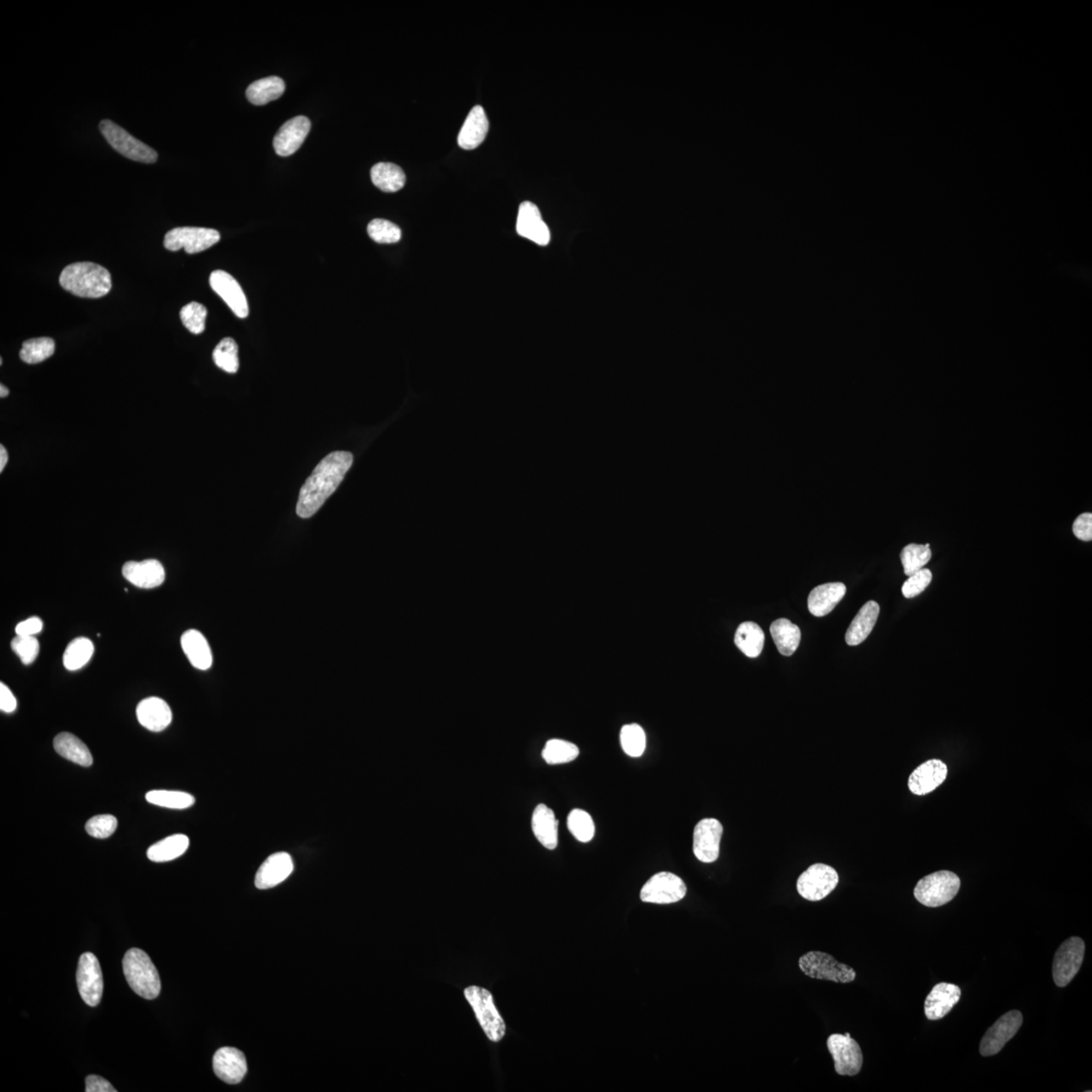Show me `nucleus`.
Returning <instances> with one entry per match:
<instances>
[{
    "label": "nucleus",
    "mask_w": 1092,
    "mask_h": 1092,
    "mask_svg": "<svg viewBox=\"0 0 1092 1092\" xmlns=\"http://www.w3.org/2000/svg\"><path fill=\"white\" fill-rule=\"evenodd\" d=\"M724 827L718 819L704 818L697 823L693 834V852L699 861L713 863L720 852Z\"/></svg>",
    "instance_id": "2eb2a0df"
},
{
    "label": "nucleus",
    "mask_w": 1092,
    "mask_h": 1092,
    "mask_svg": "<svg viewBox=\"0 0 1092 1092\" xmlns=\"http://www.w3.org/2000/svg\"><path fill=\"white\" fill-rule=\"evenodd\" d=\"M136 713L140 725L155 732L164 731L173 721L172 709L158 697L142 701L136 707Z\"/></svg>",
    "instance_id": "b1692460"
},
{
    "label": "nucleus",
    "mask_w": 1092,
    "mask_h": 1092,
    "mask_svg": "<svg viewBox=\"0 0 1092 1092\" xmlns=\"http://www.w3.org/2000/svg\"><path fill=\"white\" fill-rule=\"evenodd\" d=\"M827 1045L833 1056L835 1072L841 1077H855L860 1073L863 1066L861 1046L849 1033L830 1034Z\"/></svg>",
    "instance_id": "9d476101"
},
{
    "label": "nucleus",
    "mask_w": 1092,
    "mask_h": 1092,
    "mask_svg": "<svg viewBox=\"0 0 1092 1092\" xmlns=\"http://www.w3.org/2000/svg\"><path fill=\"white\" fill-rule=\"evenodd\" d=\"M1074 536L1083 542H1091L1092 539V514L1083 513L1079 515L1073 523Z\"/></svg>",
    "instance_id": "8fccbe9b"
},
{
    "label": "nucleus",
    "mask_w": 1092,
    "mask_h": 1092,
    "mask_svg": "<svg viewBox=\"0 0 1092 1092\" xmlns=\"http://www.w3.org/2000/svg\"><path fill=\"white\" fill-rule=\"evenodd\" d=\"M215 366L224 372L235 373L239 369L238 345L234 339L224 338L215 347L213 354Z\"/></svg>",
    "instance_id": "37998d69"
},
{
    "label": "nucleus",
    "mask_w": 1092,
    "mask_h": 1092,
    "mask_svg": "<svg viewBox=\"0 0 1092 1092\" xmlns=\"http://www.w3.org/2000/svg\"><path fill=\"white\" fill-rule=\"evenodd\" d=\"M770 631L781 655L792 657L798 651L801 640V631L798 625L786 618L777 619L771 624Z\"/></svg>",
    "instance_id": "c756f323"
},
{
    "label": "nucleus",
    "mask_w": 1092,
    "mask_h": 1092,
    "mask_svg": "<svg viewBox=\"0 0 1092 1092\" xmlns=\"http://www.w3.org/2000/svg\"><path fill=\"white\" fill-rule=\"evenodd\" d=\"M516 230L519 235L540 246H546L550 241L549 227L544 223L537 204L531 202L520 204Z\"/></svg>",
    "instance_id": "a211bd4d"
},
{
    "label": "nucleus",
    "mask_w": 1092,
    "mask_h": 1092,
    "mask_svg": "<svg viewBox=\"0 0 1092 1092\" xmlns=\"http://www.w3.org/2000/svg\"><path fill=\"white\" fill-rule=\"evenodd\" d=\"M368 236L379 244H392L401 240L402 231L396 224L383 219H374L367 226Z\"/></svg>",
    "instance_id": "a18cd8bd"
},
{
    "label": "nucleus",
    "mask_w": 1092,
    "mask_h": 1092,
    "mask_svg": "<svg viewBox=\"0 0 1092 1092\" xmlns=\"http://www.w3.org/2000/svg\"><path fill=\"white\" fill-rule=\"evenodd\" d=\"M123 576L136 587L155 589L163 584L165 570L157 560L129 561L123 567Z\"/></svg>",
    "instance_id": "5701e85b"
},
{
    "label": "nucleus",
    "mask_w": 1092,
    "mask_h": 1092,
    "mask_svg": "<svg viewBox=\"0 0 1092 1092\" xmlns=\"http://www.w3.org/2000/svg\"><path fill=\"white\" fill-rule=\"evenodd\" d=\"M146 800L151 804L170 810L190 809L196 802L195 798L189 793L168 790H153L146 794Z\"/></svg>",
    "instance_id": "4c0bfd02"
},
{
    "label": "nucleus",
    "mask_w": 1092,
    "mask_h": 1092,
    "mask_svg": "<svg viewBox=\"0 0 1092 1092\" xmlns=\"http://www.w3.org/2000/svg\"><path fill=\"white\" fill-rule=\"evenodd\" d=\"M567 828L581 843H589L595 834V824L588 812L573 810L567 816Z\"/></svg>",
    "instance_id": "79ce46f5"
},
{
    "label": "nucleus",
    "mask_w": 1092,
    "mask_h": 1092,
    "mask_svg": "<svg viewBox=\"0 0 1092 1092\" xmlns=\"http://www.w3.org/2000/svg\"><path fill=\"white\" fill-rule=\"evenodd\" d=\"M932 579L931 572L929 568H923L910 576L906 583L902 585V594L907 599L914 598L923 593L929 587Z\"/></svg>",
    "instance_id": "09e8293b"
},
{
    "label": "nucleus",
    "mask_w": 1092,
    "mask_h": 1092,
    "mask_svg": "<svg viewBox=\"0 0 1092 1092\" xmlns=\"http://www.w3.org/2000/svg\"><path fill=\"white\" fill-rule=\"evenodd\" d=\"M284 90L286 83L281 77H265L249 85L246 98L255 106H264L280 99Z\"/></svg>",
    "instance_id": "473e14b6"
},
{
    "label": "nucleus",
    "mask_w": 1092,
    "mask_h": 1092,
    "mask_svg": "<svg viewBox=\"0 0 1092 1092\" xmlns=\"http://www.w3.org/2000/svg\"><path fill=\"white\" fill-rule=\"evenodd\" d=\"M1022 1015L1019 1010H1011L999 1017L981 1040L980 1054L984 1057L994 1056L1003 1050L1006 1043L1014 1038L1022 1027Z\"/></svg>",
    "instance_id": "4468645a"
},
{
    "label": "nucleus",
    "mask_w": 1092,
    "mask_h": 1092,
    "mask_svg": "<svg viewBox=\"0 0 1092 1092\" xmlns=\"http://www.w3.org/2000/svg\"><path fill=\"white\" fill-rule=\"evenodd\" d=\"M87 1092H117V1089L105 1078L98 1075H89L87 1078Z\"/></svg>",
    "instance_id": "603ef678"
},
{
    "label": "nucleus",
    "mask_w": 1092,
    "mask_h": 1092,
    "mask_svg": "<svg viewBox=\"0 0 1092 1092\" xmlns=\"http://www.w3.org/2000/svg\"><path fill=\"white\" fill-rule=\"evenodd\" d=\"M488 130V121L481 106H476L466 117L462 130L458 134V143L464 150H473L486 139Z\"/></svg>",
    "instance_id": "a878e982"
},
{
    "label": "nucleus",
    "mask_w": 1092,
    "mask_h": 1092,
    "mask_svg": "<svg viewBox=\"0 0 1092 1092\" xmlns=\"http://www.w3.org/2000/svg\"><path fill=\"white\" fill-rule=\"evenodd\" d=\"M9 462V454L7 449L3 446H0V473H3L5 465Z\"/></svg>",
    "instance_id": "5fc2aeb1"
},
{
    "label": "nucleus",
    "mask_w": 1092,
    "mask_h": 1092,
    "mask_svg": "<svg viewBox=\"0 0 1092 1092\" xmlns=\"http://www.w3.org/2000/svg\"><path fill=\"white\" fill-rule=\"evenodd\" d=\"M846 587L843 583H828L813 589L809 596V610L813 616L823 617L843 600Z\"/></svg>",
    "instance_id": "393cba45"
},
{
    "label": "nucleus",
    "mask_w": 1092,
    "mask_h": 1092,
    "mask_svg": "<svg viewBox=\"0 0 1092 1092\" xmlns=\"http://www.w3.org/2000/svg\"><path fill=\"white\" fill-rule=\"evenodd\" d=\"M686 893V884L679 876L661 872L653 875L642 887L640 900L646 903L670 904L682 901Z\"/></svg>",
    "instance_id": "f8f14e48"
},
{
    "label": "nucleus",
    "mask_w": 1092,
    "mask_h": 1092,
    "mask_svg": "<svg viewBox=\"0 0 1092 1092\" xmlns=\"http://www.w3.org/2000/svg\"><path fill=\"white\" fill-rule=\"evenodd\" d=\"M532 832L546 849L555 850L559 844V822L548 806L539 804L534 810Z\"/></svg>",
    "instance_id": "bb28decb"
},
{
    "label": "nucleus",
    "mask_w": 1092,
    "mask_h": 1092,
    "mask_svg": "<svg viewBox=\"0 0 1092 1092\" xmlns=\"http://www.w3.org/2000/svg\"><path fill=\"white\" fill-rule=\"evenodd\" d=\"M0 709L5 713H14L16 709V699L3 682L0 684Z\"/></svg>",
    "instance_id": "864d4df0"
},
{
    "label": "nucleus",
    "mask_w": 1092,
    "mask_h": 1092,
    "mask_svg": "<svg viewBox=\"0 0 1092 1092\" xmlns=\"http://www.w3.org/2000/svg\"><path fill=\"white\" fill-rule=\"evenodd\" d=\"M352 464L354 455L349 452H334L321 460L300 488L297 504L300 519H310L321 509L337 490Z\"/></svg>",
    "instance_id": "f257e3e1"
},
{
    "label": "nucleus",
    "mask_w": 1092,
    "mask_h": 1092,
    "mask_svg": "<svg viewBox=\"0 0 1092 1092\" xmlns=\"http://www.w3.org/2000/svg\"><path fill=\"white\" fill-rule=\"evenodd\" d=\"M371 178L373 184L385 192L399 191L406 184L405 173L394 163L375 164L372 168Z\"/></svg>",
    "instance_id": "f704fd0d"
},
{
    "label": "nucleus",
    "mask_w": 1092,
    "mask_h": 1092,
    "mask_svg": "<svg viewBox=\"0 0 1092 1092\" xmlns=\"http://www.w3.org/2000/svg\"><path fill=\"white\" fill-rule=\"evenodd\" d=\"M208 317V310L206 306L200 303L187 304L180 311V318L182 324L192 334H202L206 328V320Z\"/></svg>",
    "instance_id": "c03bdc74"
},
{
    "label": "nucleus",
    "mask_w": 1092,
    "mask_h": 1092,
    "mask_svg": "<svg viewBox=\"0 0 1092 1092\" xmlns=\"http://www.w3.org/2000/svg\"><path fill=\"white\" fill-rule=\"evenodd\" d=\"M43 622L39 617H31L16 625L15 634L21 636H35L41 633Z\"/></svg>",
    "instance_id": "3c124183"
},
{
    "label": "nucleus",
    "mask_w": 1092,
    "mask_h": 1092,
    "mask_svg": "<svg viewBox=\"0 0 1092 1092\" xmlns=\"http://www.w3.org/2000/svg\"><path fill=\"white\" fill-rule=\"evenodd\" d=\"M293 871L291 855L286 852H276L261 864L255 876V886L261 890L273 889L286 881Z\"/></svg>",
    "instance_id": "6ab92c4d"
},
{
    "label": "nucleus",
    "mask_w": 1092,
    "mask_h": 1092,
    "mask_svg": "<svg viewBox=\"0 0 1092 1092\" xmlns=\"http://www.w3.org/2000/svg\"><path fill=\"white\" fill-rule=\"evenodd\" d=\"M9 394V391L7 388V386L3 385H0V397H8Z\"/></svg>",
    "instance_id": "6e6d98bb"
},
{
    "label": "nucleus",
    "mask_w": 1092,
    "mask_h": 1092,
    "mask_svg": "<svg viewBox=\"0 0 1092 1092\" xmlns=\"http://www.w3.org/2000/svg\"><path fill=\"white\" fill-rule=\"evenodd\" d=\"M961 989L952 983H937L926 997L925 1014L930 1021H938L945 1017L956 1004L959 1003Z\"/></svg>",
    "instance_id": "4be33fe9"
},
{
    "label": "nucleus",
    "mask_w": 1092,
    "mask_h": 1092,
    "mask_svg": "<svg viewBox=\"0 0 1092 1092\" xmlns=\"http://www.w3.org/2000/svg\"><path fill=\"white\" fill-rule=\"evenodd\" d=\"M94 646L93 641L85 637H78L67 646L64 656V664L68 670H81L93 658Z\"/></svg>",
    "instance_id": "c9c22d12"
},
{
    "label": "nucleus",
    "mask_w": 1092,
    "mask_h": 1092,
    "mask_svg": "<svg viewBox=\"0 0 1092 1092\" xmlns=\"http://www.w3.org/2000/svg\"><path fill=\"white\" fill-rule=\"evenodd\" d=\"M209 284L213 291L225 300L238 318L248 317L249 306L246 295L234 277L224 270H215L209 276Z\"/></svg>",
    "instance_id": "dca6fc26"
},
{
    "label": "nucleus",
    "mask_w": 1092,
    "mask_h": 1092,
    "mask_svg": "<svg viewBox=\"0 0 1092 1092\" xmlns=\"http://www.w3.org/2000/svg\"><path fill=\"white\" fill-rule=\"evenodd\" d=\"M54 748L61 756L77 765L89 767L94 763L93 755L87 744L70 732H62L57 736L54 739Z\"/></svg>",
    "instance_id": "7c9ffc66"
},
{
    "label": "nucleus",
    "mask_w": 1092,
    "mask_h": 1092,
    "mask_svg": "<svg viewBox=\"0 0 1092 1092\" xmlns=\"http://www.w3.org/2000/svg\"><path fill=\"white\" fill-rule=\"evenodd\" d=\"M118 819L111 815L98 816L90 818L85 829L91 837L106 839L116 832Z\"/></svg>",
    "instance_id": "de8ad7c7"
},
{
    "label": "nucleus",
    "mask_w": 1092,
    "mask_h": 1092,
    "mask_svg": "<svg viewBox=\"0 0 1092 1092\" xmlns=\"http://www.w3.org/2000/svg\"><path fill=\"white\" fill-rule=\"evenodd\" d=\"M839 884V874L826 864H812L799 876L798 891L810 901L824 900Z\"/></svg>",
    "instance_id": "1a4fd4ad"
},
{
    "label": "nucleus",
    "mask_w": 1092,
    "mask_h": 1092,
    "mask_svg": "<svg viewBox=\"0 0 1092 1092\" xmlns=\"http://www.w3.org/2000/svg\"><path fill=\"white\" fill-rule=\"evenodd\" d=\"M880 607L877 602L869 601L858 612L846 634V642L851 646L862 644L877 622Z\"/></svg>",
    "instance_id": "c85d7f7f"
},
{
    "label": "nucleus",
    "mask_w": 1092,
    "mask_h": 1092,
    "mask_svg": "<svg viewBox=\"0 0 1092 1092\" xmlns=\"http://www.w3.org/2000/svg\"><path fill=\"white\" fill-rule=\"evenodd\" d=\"M464 997L473 1008L483 1032L493 1042H500L505 1036L506 1025L494 1004L493 995L487 989L477 986L465 988Z\"/></svg>",
    "instance_id": "0eeeda50"
},
{
    "label": "nucleus",
    "mask_w": 1092,
    "mask_h": 1092,
    "mask_svg": "<svg viewBox=\"0 0 1092 1092\" xmlns=\"http://www.w3.org/2000/svg\"><path fill=\"white\" fill-rule=\"evenodd\" d=\"M220 233L209 228L179 227L170 230L164 238V247L170 252L184 248L186 253L204 252L220 241Z\"/></svg>",
    "instance_id": "6e6552de"
},
{
    "label": "nucleus",
    "mask_w": 1092,
    "mask_h": 1092,
    "mask_svg": "<svg viewBox=\"0 0 1092 1092\" xmlns=\"http://www.w3.org/2000/svg\"><path fill=\"white\" fill-rule=\"evenodd\" d=\"M181 646L190 663L197 670L212 667L213 655L209 642L200 631L191 629L181 636Z\"/></svg>",
    "instance_id": "cd10ccee"
},
{
    "label": "nucleus",
    "mask_w": 1092,
    "mask_h": 1092,
    "mask_svg": "<svg viewBox=\"0 0 1092 1092\" xmlns=\"http://www.w3.org/2000/svg\"><path fill=\"white\" fill-rule=\"evenodd\" d=\"M11 650L19 656L22 664H31L39 655V645L35 636L16 635L11 641Z\"/></svg>",
    "instance_id": "49530a36"
},
{
    "label": "nucleus",
    "mask_w": 1092,
    "mask_h": 1092,
    "mask_svg": "<svg viewBox=\"0 0 1092 1092\" xmlns=\"http://www.w3.org/2000/svg\"><path fill=\"white\" fill-rule=\"evenodd\" d=\"M100 130L107 143L119 155L130 159V161L146 164H153L157 161L158 153L155 149H152L151 147L146 145L143 142L136 139L126 130L119 127L118 124L110 121V119H104V121L100 123Z\"/></svg>",
    "instance_id": "39448f33"
},
{
    "label": "nucleus",
    "mask_w": 1092,
    "mask_h": 1092,
    "mask_svg": "<svg viewBox=\"0 0 1092 1092\" xmlns=\"http://www.w3.org/2000/svg\"><path fill=\"white\" fill-rule=\"evenodd\" d=\"M931 559L930 544L910 543L901 550V560L907 577L923 570Z\"/></svg>",
    "instance_id": "e433bc0d"
},
{
    "label": "nucleus",
    "mask_w": 1092,
    "mask_h": 1092,
    "mask_svg": "<svg viewBox=\"0 0 1092 1092\" xmlns=\"http://www.w3.org/2000/svg\"><path fill=\"white\" fill-rule=\"evenodd\" d=\"M61 287L79 298L99 299L111 292L112 276L104 266L77 263L65 267L60 276Z\"/></svg>",
    "instance_id": "f03ea898"
},
{
    "label": "nucleus",
    "mask_w": 1092,
    "mask_h": 1092,
    "mask_svg": "<svg viewBox=\"0 0 1092 1092\" xmlns=\"http://www.w3.org/2000/svg\"><path fill=\"white\" fill-rule=\"evenodd\" d=\"M735 644L747 657L758 658L764 648V631L755 622H743L737 629Z\"/></svg>",
    "instance_id": "72a5a7b5"
},
{
    "label": "nucleus",
    "mask_w": 1092,
    "mask_h": 1092,
    "mask_svg": "<svg viewBox=\"0 0 1092 1092\" xmlns=\"http://www.w3.org/2000/svg\"><path fill=\"white\" fill-rule=\"evenodd\" d=\"M124 977L134 992L145 999H155L161 992L158 971L149 956L140 949H130L123 959Z\"/></svg>",
    "instance_id": "7ed1b4c3"
},
{
    "label": "nucleus",
    "mask_w": 1092,
    "mask_h": 1092,
    "mask_svg": "<svg viewBox=\"0 0 1092 1092\" xmlns=\"http://www.w3.org/2000/svg\"><path fill=\"white\" fill-rule=\"evenodd\" d=\"M579 754L576 744L562 739H550L543 750V758L549 765H560L576 760Z\"/></svg>",
    "instance_id": "58836bf2"
},
{
    "label": "nucleus",
    "mask_w": 1092,
    "mask_h": 1092,
    "mask_svg": "<svg viewBox=\"0 0 1092 1092\" xmlns=\"http://www.w3.org/2000/svg\"><path fill=\"white\" fill-rule=\"evenodd\" d=\"M55 341L49 337L33 338L25 341L20 351L22 361L36 364L48 360L54 355Z\"/></svg>",
    "instance_id": "ea45409f"
},
{
    "label": "nucleus",
    "mask_w": 1092,
    "mask_h": 1092,
    "mask_svg": "<svg viewBox=\"0 0 1092 1092\" xmlns=\"http://www.w3.org/2000/svg\"><path fill=\"white\" fill-rule=\"evenodd\" d=\"M961 881L951 871H938L925 876L914 889V897L928 907H938L954 900L957 895Z\"/></svg>",
    "instance_id": "20e7f679"
},
{
    "label": "nucleus",
    "mask_w": 1092,
    "mask_h": 1092,
    "mask_svg": "<svg viewBox=\"0 0 1092 1092\" xmlns=\"http://www.w3.org/2000/svg\"><path fill=\"white\" fill-rule=\"evenodd\" d=\"M1084 954L1083 938L1072 937L1062 943L1053 962V980L1057 986L1065 987L1073 980L1083 963Z\"/></svg>",
    "instance_id": "9b49d317"
},
{
    "label": "nucleus",
    "mask_w": 1092,
    "mask_h": 1092,
    "mask_svg": "<svg viewBox=\"0 0 1092 1092\" xmlns=\"http://www.w3.org/2000/svg\"><path fill=\"white\" fill-rule=\"evenodd\" d=\"M189 846L190 839L185 834H173L151 846L148 849L147 857L152 862H169L184 855Z\"/></svg>",
    "instance_id": "2f4dec72"
},
{
    "label": "nucleus",
    "mask_w": 1092,
    "mask_h": 1092,
    "mask_svg": "<svg viewBox=\"0 0 1092 1092\" xmlns=\"http://www.w3.org/2000/svg\"><path fill=\"white\" fill-rule=\"evenodd\" d=\"M76 980L84 1003L89 1006L99 1005L104 992V980L99 960L93 953H84L79 959Z\"/></svg>",
    "instance_id": "ddd939ff"
},
{
    "label": "nucleus",
    "mask_w": 1092,
    "mask_h": 1092,
    "mask_svg": "<svg viewBox=\"0 0 1092 1092\" xmlns=\"http://www.w3.org/2000/svg\"><path fill=\"white\" fill-rule=\"evenodd\" d=\"M799 968L804 975L813 980L835 983H850L857 976L852 967L840 963L832 955L819 951H810L802 956Z\"/></svg>",
    "instance_id": "423d86ee"
},
{
    "label": "nucleus",
    "mask_w": 1092,
    "mask_h": 1092,
    "mask_svg": "<svg viewBox=\"0 0 1092 1092\" xmlns=\"http://www.w3.org/2000/svg\"><path fill=\"white\" fill-rule=\"evenodd\" d=\"M311 126L310 119L304 116L294 117L284 123L273 139L276 155L288 157L297 152L310 133Z\"/></svg>",
    "instance_id": "f3484780"
},
{
    "label": "nucleus",
    "mask_w": 1092,
    "mask_h": 1092,
    "mask_svg": "<svg viewBox=\"0 0 1092 1092\" xmlns=\"http://www.w3.org/2000/svg\"><path fill=\"white\" fill-rule=\"evenodd\" d=\"M620 743L627 755L639 758L645 753L646 746V732L639 725H624L620 731Z\"/></svg>",
    "instance_id": "a19ab883"
},
{
    "label": "nucleus",
    "mask_w": 1092,
    "mask_h": 1092,
    "mask_svg": "<svg viewBox=\"0 0 1092 1092\" xmlns=\"http://www.w3.org/2000/svg\"><path fill=\"white\" fill-rule=\"evenodd\" d=\"M213 1067L215 1075L228 1084L240 1083L247 1073L246 1055L231 1046H224L215 1052Z\"/></svg>",
    "instance_id": "aec40b11"
},
{
    "label": "nucleus",
    "mask_w": 1092,
    "mask_h": 1092,
    "mask_svg": "<svg viewBox=\"0 0 1092 1092\" xmlns=\"http://www.w3.org/2000/svg\"><path fill=\"white\" fill-rule=\"evenodd\" d=\"M948 767L942 761L931 760L920 765L909 777L908 787L915 795H926L945 782Z\"/></svg>",
    "instance_id": "412c9836"
}]
</instances>
